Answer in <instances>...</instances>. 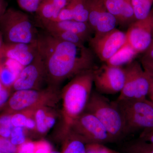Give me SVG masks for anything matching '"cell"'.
Segmentation results:
<instances>
[{
    "instance_id": "7c38bea8",
    "label": "cell",
    "mask_w": 153,
    "mask_h": 153,
    "mask_svg": "<svg viewBox=\"0 0 153 153\" xmlns=\"http://www.w3.org/2000/svg\"><path fill=\"white\" fill-rule=\"evenodd\" d=\"M46 82V74L44 62L38 54L33 62L25 66L12 86V91L41 89Z\"/></svg>"
},
{
    "instance_id": "f35d334b",
    "label": "cell",
    "mask_w": 153,
    "mask_h": 153,
    "mask_svg": "<svg viewBox=\"0 0 153 153\" xmlns=\"http://www.w3.org/2000/svg\"><path fill=\"white\" fill-rule=\"evenodd\" d=\"M134 153H145L144 152H141V151L135 149V148H134Z\"/></svg>"
},
{
    "instance_id": "e0dca14e",
    "label": "cell",
    "mask_w": 153,
    "mask_h": 153,
    "mask_svg": "<svg viewBox=\"0 0 153 153\" xmlns=\"http://www.w3.org/2000/svg\"><path fill=\"white\" fill-rule=\"evenodd\" d=\"M88 0H70L53 22L75 20L88 23Z\"/></svg>"
},
{
    "instance_id": "6da1fadb",
    "label": "cell",
    "mask_w": 153,
    "mask_h": 153,
    "mask_svg": "<svg viewBox=\"0 0 153 153\" xmlns=\"http://www.w3.org/2000/svg\"><path fill=\"white\" fill-rule=\"evenodd\" d=\"M36 45L49 86L58 88L66 79L94 69V54L85 46L61 41L46 31L39 33Z\"/></svg>"
},
{
    "instance_id": "d590c367",
    "label": "cell",
    "mask_w": 153,
    "mask_h": 153,
    "mask_svg": "<svg viewBox=\"0 0 153 153\" xmlns=\"http://www.w3.org/2000/svg\"><path fill=\"white\" fill-rule=\"evenodd\" d=\"M144 53V55L143 57L148 60L153 61V38L150 45L146 50Z\"/></svg>"
},
{
    "instance_id": "8992f818",
    "label": "cell",
    "mask_w": 153,
    "mask_h": 153,
    "mask_svg": "<svg viewBox=\"0 0 153 153\" xmlns=\"http://www.w3.org/2000/svg\"><path fill=\"white\" fill-rule=\"evenodd\" d=\"M84 111L94 115L101 122L111 140L125 134L123 119L114 101L92 91Z\"/></svg>"
},
{
    "instance_id": "836d02e7",
    "label": "cell",
    "mask_w": 153,
    "mask_h": 153,
    "mask_svg": "<svg viewBox=\"0 0 153 153\" xmlns=\"http://www.w3.org/2000/svg\"><path fill=\"white\" fill-rule=\"evenodd\" d=\"M134 148L145 153H153V145L142 140L134 146Z\"/></svg>"
},
{
    "instance_id": "ba28073f",
    "label": "cell",
    "mask_w": 153,
    "mask_h": 153,
    "mask_svg": "<svg viewBox=\"0 0 153 153\" xmlns=\"http://www.w3.org/2000/svg\"><path fill=\"white\" fill-rule=\"evenodd\" d=\"M87 144L98 143L111 140L106 129L96 117L84 111L74 122L70 130Z\"/></svg>"
},
{
    "instance_id": "1f68e13d",
    "label": "cell",
    "mask_w": 153,
    "mask_h": 153,
    "mask_svg": "<svg viewBox=\"0 0 153 153\" xmlns=\"http://www.w3.org/2000/svg\"><path fill=\"white\" fill-rule=\"evenodd\" d=\"M52 108L48 107L46 110V124L49 130L55 126L57 120V114Z\"/></svg>"
},
{
    "instance_id": "d6986e66",
    "label": "cell",
    "mask_w": 153,
    "mask_h": 153,
    "mask_svg": "<svg viewBox=\"0 0 153 153\" xmlns=\"http://www.w3.org/2000/svg\"><path fill=\"white\" fill-rule=\"evenodd\" d=\"M62 138V153H86L87 143L73 131H70Z\"/></svg>"
},
{
    "instance_id": "f546056e",
    "label": "cell",
    "mask_w": 153,
    "mask_h": 153,
    "mask_svg": "<svg viewBox=\"0 0 153 153\" xmlns=\"http://www.w3.org/2000/svg\"><path fill=\"white\" fill-rule=\"evenodd\" d=\"M52 151V146L47 141L41 140L35 141L34 153H51Z\"/></svg>"
},
{
    "instance_id": "f1b7e54d",
    "label": "cell",
    "mask_w": 153,
    "mask_h": 153,
    "mask_svg": "<svg viewBox=\"0 0 153 153\" xmlns=\"http://www.w3.org/2000/svg\"><path fill=\"white\" fill-rule=\"evenodd\" d=\"M12 89L3 85L0 80V112L4 109L11 95Z\"/></svg>"
},
{
    "instance_id": "603a6c76",
    "label": "cell",
    "mask_w": 153,
    "mask_h": 153,
    "mask_svg": "<svg viewBox=\"0 0 153 153\" xmlns=\"http://www.w3.org/2000/svg\"><path fill=\"white\" fill-rule=\"evenodd\" d=\"M48 107H41L35 110L34 117L36 123V132L44 135L49 131L46 121V110Z\"/></svg>"
},
{
    "instance_id": "9c48e42d",
    "label": "cell",
    "mask_w": 153,
    "mask_h": 153,
    "mask_svg": "<svg viewBox=\"0 0 153 153\" xmlns=\"http://www.w3.org/2000/svg\"><path fill=\"white\" fill-rule=\"evenodd\" d=\"M126 33L115 28L101 35H94L89 40L90 49L102 62L106 63L125 44Z\"/></svg>"
},
{
    "instance_id": "d6a6232c",
    "label": "cell",
    "mask_w": 153,
    "mask_h": 153,
    "mask_svg": "<svg viewBox=\"0 0 153 153\" xmlns=\"http://www.w3.org/2000/svg\"><path fill=\"white\" fill-rule=\"evenodd\" d=\"M11 115L4 112L0 113V128L13 129V126L11 123Z\"/></svg>"
},
{
    "instance_id": "2e32d148",
    "label": "cell",
    "mask_w": 153,
    "mask_h": 153,
    "mask_svg": "<svg viewBox=\"0 0 153 153\" xmlns=\"http://www.w3.org/2000/svg\"><path fill=\"white\" fill-rule=\"evenodd\" d=\"M46 32L48 33L58 31H69L85 37L89 41L94 33L87 22L75 20H65L59 22H50L41 24Z\"/></svg>"
},
{
    "instance_id": "e575fe53",
    "label": "cell",
    "mask_w": 153,
    "mask_h": 153,
    "mask_svg": "<svg viewBox=\"0 0 153 153\" xmlns=\"http://www.w3.org/2000/svg\"><path fill=\"white\" fill-rule=\"evenodd\" d=\"M140 137L142 140L153 145V130L142 132Z\"/></svg>"
},
{
    "instance_id": "ac0fdd59",
    "label": "cell",
    "mask_w": 153,
    "mask_h": 153,
    "mask_svg": "<svg viewBox=\"0 0 153 153\" xmlns=\"http://www.w3.org/2000/svg\"><path fill=\"white\" fill-rule=\"evenodd\" d=\"M24 67L15 60L0 58V80L6 87L12 88Z\"/></svg>"
},
{
    "instance_id": "8d00e7d4",
    "label": "cell",
    "mask_w": 153,
    "mask_h": 153,
    "mask_svg": "<svg viewBox=\"0 0 153 153\" xmlns=\"http://www.w3.org/2000/svg\"><path fill=\"white\" fill-rule=\"evenodd\" d=\"M7 4L6 0H0V19L7 10Z\"/></svg>"
},
{
    "instance_id": "277c9868",
    "label": "cell",
    "mask_w": 153,
    "mask_h": 153,
    "mask_svg": "<svg viewBox=\"0 0 153 153\" xmlns=\"http://www.w3.org/2000/svg\"><path fill=\"white\" fill-rule=\"evenodd\" d=\"M60 99L58 88L51 86L44 89L16 91L11 94L1 112L12 114L41 107H54Z\"/></svg>"
},
{
    "instance_id": "d4e9b609",
    "label": "cell",
    "mask_w": 153,
    "mask_h": 153,
    "mask_svg": "<svg viewBox=\"0 0 153 153\" xmlns=\"http://www.w3.org/2000/svg\"><path fill=\"white\" fill-rule=\"evenodd\" d=\"M35 110H29L15 113L11 115V123L13 127H25L28 117L34 112Z\"/></svg>"
},
{
    "instance_id": "7a4b0ae2",
    "label": "cell",
    "mask_w": 153,
    "mask_h": 153,
    "mask_svg": "<svg viewBox=\"0 0 153 153\" xmlns=\"http://www.w3.org/2000/svg\"><path fill=\"white\" fill-rule=\"evenodd\" d=\"M94 69L81 72L72 77L60 91L62 138L70 131L75 120L84 112L92 93Z\"/></svg>"
},
{
    "instance_id": "9a60e30c",
    "label": "cell",
    "mask_w": 153,
    "mask_h": 153,
    "mask_svg": "<svg viewBox=\"0 0 153 153\" xmlns=\"http://www.w3.org/2000/svg\"><path fill=\"white\" fill-rule=\"evenodd\" d=\"M108 10L116 20L117 25L129 27L136 21L131 0H103Z\"/></svg>"
},
{
    "instance_id": "74e56055",
    "label": "cell",
    "mask_w": 153,
    "mask_h": 153,
    "mask_svg": "<svg viewBox=\"0 0 153 153\" xmlns=\"http://www.w3.org/2000/svg\"><path fill=\"white\" fill-rule=\"evenodd\" d=\"M4 39H3V37L2 34L0 31V55H1V53L2 51L3 47H4Z\"/></svg>"
},
{
    "instance_id": "4fadbf2b",
    "label": "cell",
    "mask_w": 153,
    "mask_h": 153,
    "mask_svg": "<svg viewBox=\"0 0 153 153\" xmlns=\"http://www.w3.org/2000/svg\"><path fill=\"white\" fill-rule=\"evenodd\" d=\"M88 22L94 35H101L116 28V20L107 9L103 0H88Z\"/></svg>"
},
{
    "instance_id": "b9f144b4",
    "label": "cell",
    "mask_w": 153,
    "mask_h": 153,
    "mask_svg": "<svg viewBox=\"0 0 153 153\" xmlns=\"http://www.w3.org/2000/svg\"></svg>"
},
{
    "instance_id": "ffe728a7",
    "label": "cell",
    "mask_w": 153,
    "mask_h": 153,
    "mask_svg": "<svg viewBox=\"0 0 153 153\" xmlns=\"http://www.w3.org/2000/svg\"><path fill=\"white\" fill-rule=\"evenodd\" d=\"M137 55L138 54L131 47L124 44L105 63L111 66L122 67L124 65L131 63Z\"/></svg>"
},
{
    "instance_id": "60d3db41",
    "label": "cell",
    "mask_w": 153,
    "mask_h": 153,
    "mask_svg": "<svg viewBox=\"0 0 153 153\" xmlns=\"http://www.w3.org/2000/svg\"><path fill=\"white\" fill-rule=\"evenodd\" d=\"M152 101V103L153 104V101Z\"/></svg>"
},
{
    "instance_id": "7402d4cb",
    "label": "cell",
    "mask_w": 153,
    "mask_h": 153,
    "mask_svg": "<svg viewBox=\"0 0 153 153\" xmlns=\"http://www.w3.org/2000/svg\"><path fill=\"white\" fill-rule=\"evenodd\" d=\"M48 33L57 39L77 46H85V42L88 41V40L83 36L69 31H58Z\"/></svg>"
},
{
    "instance_id": "5bb4252c",
    "label": "cell",
    "mask_w": 153,
    "mask_h": 153,
    "mask_svg": "<svg viewBox=\"0 0 153 153\" xmlns=\"http://www.w3.org/2000/svg\"><path fill=\"white\" fill-rule=\"evenodd\" d=\"M37 54L36 43L5 44L0 58L12 59L25 67L33 62Z\"/></svg>"
},
{
    "instance_id": "30bf717a",
    "label": "cell",
    "mask_w": 153,
    "mask_h": 153,
    "mask_svg": "<svg viewBox=\"0 0 153 153\" xmlns=\"http://www.w3.org/2000/svg\"><path fill=\"white\" fill-rule=\"evenodd\" d=\"M93 75L96 91L101 94H115L123 88L125 75L122 67L105 63L98 69H94Z\"/></svg>"
},
{
    "instance_id": "484cf974",
    "label": "cell",
    "mask_w": 153,
    "mask_h": 153,
    "mask_svg": "<svg viewBox=\"0 0 153 153\" xmlns=\"http://www.w3.org/2000/svg\"><path fill=\"white\" fill-rule=\"evenodd\" d=\"M44 0H17L19 7L23 10L30 13H36Z\"/></svg>"
},
{
    "instance_id": "8fae6325",
    "label": "cell",
    "mask_w": 153,
    "mask_h": 153,
    "mask_svg": "<svg viewBox=\"0 0 153 153\" xmlns=\"http://www.w3.org/2000/svg\"><path fill=\"white\" fill-rule=\"evenodd\" d=\"M153 9L145 19L136 20L129 26L126 33L128 45L137 54L144 52L148 49L153 38Z\"/></svg>"
},
{
    "instance_id": "cb8c5ba5",
    "label": "cell",
    "mask_w": 153,
    "mask_h": 153,
    "mask_svg": "<svg viewBox=\"0 0 153 153\" xmlns=\"http://www.w3.org/2000/svg\"><path fill=\"white\" fill-rule=\"evenodd\" d=\"M141 64L144 70L146 73L149 81V89L148 96L151 101L153 100V61L148 60L143 57L141 61Z\"/></svg>"
},
{
    "instance_id": "4316f807",
    "label": "cell",
    "mask_w": 153,
    "mask_h": 153,
    "mask_svg": "<svg viewBox=\"0 0 153 153\" xmlns=\"http://www.w3.org/2000/svg\"><path fill=\"white\" fill-rule=\"evenodd\" d=\"M25 129L24 128L20 127L13 128L10 138V140L13 144L17 146L27 140Z\"/></svg>"
},
{
    "instance_id": "5b68a950",
    "label": "cell",
    "mask_w": 153,
    "mask_h": 153,
    "mask_svg": "<svg viewBox=\"0 0 153 153\" xmlns=\"http://www.w3.org/2000/svg\"><path fill=\"white\" fill-rule=\"evenodd\" d=\"M125 127V134L153 130V104L147 99L115 101Z\"/></svg>"
},
{
    "instance_id": "44dd1931",
    "label": "cell",
    "mask_w": 153,
    "mask_h": 153,
    "mask_svg": "<svg viewBox=\"0 0 153 153\" xmlns=\"http://www.w3.org/2000/svg\"><path fill=\"white\" fill-rule=\"evenodd\" d=\"M136 20L146 18L152 10L153 0H131Z\"/></svg>"
},
{
    "instance_id": "ab89813d",
    "label": "cell",
    "mask_w": 153,
    "mask_h": 153,
    "mask_svg": "<svg viewBox=\"0 0 153 153\" xmlns=\"http://www.w3.org/2000/svg\"><path fill=\"white\" fill-rule=\"evenodd\" d=\"M51 153H62V152H57V151H52V152Z\"/></svg>"
},
{
    "instance_id": "4dcf8cb0",
    "label": "cell",
    "mask_w": 153,
    "mask_h": 153,
    "mask_svg": "<svg viewBox=\"0 0 153 153\" xmlns=\"http://www.w3.org/2000/svg\"><path fill=\"white\" fill-rule=\"evenodd\" d=\"M35 141L27 140L25 142L17 146L16 153H34Z\"/></svg>"
},
{
    "instance_id": "7bdbcfd3",
    "label": "cell",
    "mask_w": 153,
    "mask_h": 153,
    "mask_svg": "<svg viewBox=\"0 0 153 153\" xmlns=\"http://www.w3.org/2000/svg\"><path fill=\"white\" fill-rule=\"evenodd\" d=\"M0 153H2V152H0Z\"/></svg>"
},
{
    "instance_id": "3957f363",
    "label": "cell",
    "mask_w": 153,
    "mask_h": 153,
    "mask_svg": "<svg viewBox=\"0 0 153 153\" xmlns=\"http://www.w3.org/2000/svg\"><path fill=\"white\" fill-rule=\"evenodd\" d=\"M0 31L6 44H36L39 34L29 15L12 8L0 19Z\"/></svg>"
},
{
    "instance_id": "52a82bcc",
    "label": "cell",
    "mask_w": 153,
    "mask_h": 153,
    "mask_svg": "<svg viewBox=\"0 0 153 153\" xmlns=\"http://www.w3.org/2000/svg\"><path fill=\"white\" fill-rule=\"evenodd\" d=\"M124 84L117 100L146 99L149 89V81L141 64L133 60L125 68Z\"/></svg>"
},
{
    "instance_id": "83f0119b",
    "label": "cell",
    "mask_w": 153,
    "mask_h": 153,
    "mask_svg": "<svg viewBox=\"0 0 153 153\" xmlns=\"http://www.w3.org/2000/svg\"><path fill=\"white\" fill-rule=\"evenodd\" d=\"M16 146L11 143L10 139L0 136V152L3 153H16Z\"/></svg>"
}]
</instances>
